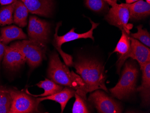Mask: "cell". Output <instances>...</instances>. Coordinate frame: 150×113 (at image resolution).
Instances as JSON below:
<instances>
[{
	"label": "cell",
	"mask_w": 150,
	"mask_h": 113,
	"mask_svg": "<svg viewBox=\"0 0 150 113\" xmlns=\"http://www.w3.org/2000/svg\"><path fill=\"white\" fill-rule=\"evenodd\" d=\"M0 42H1V34H0Z\"/></svg>",
	"instance_id": "obj_30"
},
{
	"label": "cell",
	"mask_w": 150,
	"mask_h": 113,
	"mask_svg": "<svg viewBox=\"0 0 150 113\" xmlns=\"http://www.w3.org/2000/svg\"><path fill=\"white\" fill-rule=\"evenodd\" d=\"M131 45L129 52L124 56L120 57L117 62V72L119 75L122 65L128 58L137 60L140 68L147 62H150V50L147 46L141 43L138 40L130 37Z\"/></svg>",
	"instance_id": "obj_7"
},
{
	"label": "cell",
	"mask_w": 150,
	"mask_h": 113,
	"mask_svg": "<svg viewBox=\"0 0 150 113\" xmlns=\"http://www.w3.org/2000/svg\"><path fill=\"white\" fill-rule=\"evenodd\" d=\"M75 92L76 91L73 88L66 87L59 92L51 96L36 98L37 101L39 103L47 99L59 103L60 104L61 113H63L67 102L71 98L75 96Z\"/></svg>",
	"instance_id": "obj_15"
},
{
	"label": "cell",
	"mask_w": 150,
	"mask_h": 113,
	"mask_svg": "<svg viewBox=\"0 0 150 113\" xmlns=\"http://www.w3.org/2000/svg\"><path fill=\"white\" fill-rule=\"evenodd\" d=\"M17 0H0V4L2 6H6L12 4Z\"/></svg>",
	"instance_id": "obj_26"
},
{
	"label": "cell",
	"mask_w": 150,
	"mask_h": 113,
	"mask_svg": "<svg viewBox=\"0 0 150 113\" xmlns=\"http://www.w3.org/2000/svg\"><path fill=\"white\" fill-rule=\"evenodd\" d=\"M27 39V35L22 29L15 25H10L1 29V41L6 45L16 40Z\"/></svg>",
	"instance_id": "obj_16"
},
{
	"label": "cell",
	"mask_w": 150,
	"mask_h": 113,
	"mask_svg": "<svg viewBox=\"0 0 150 113\" xmlns=\"http://www.w3.org/2000/svg\"><path fill=\"white\" fill-rule=\"evenodd\" d=\"M140 1V0H125L127 4H131V3L136 2V1Z\"/></svg>",
	"instance_id": "obj_28"
},
{
	"label": "cell",
	"mask_w": 150,
	"mask_h": 113,
	"mask_svg": "<svg viewBox=\"0 0 150 113\" xmlns=\"http://www.w3.org/2000/svg\"><path fill=\"white\" fill-rule=\"evenodd\" d=\"M28 12V9L23 2L17 0L13 11V23L20 27L23 28L27 26Z\"/></svg>",
	"instance_id": "obj_18"
},
{
	"label": "cell",
	"mask_w": 150,
	"mask_h": 113,
	"mask_svg": "<svg viewBox=\"0 0 150 113\" xmlns=\"http://www.w3.org/2000/svg\"><path fill=\"white\" fill-rule=\"evenodd\" d=\"M89 19L92 24L91 28L88 32L82 33H75L74 31L75 28H72L71 29L70 31L67 32L64 35L59 36L58 35V30L60 26L62 24V23H59L56 26L55 34L54 35V39L53 40V45L59 53L64 60L65 64L67 66H73L74 63L73 61V58L71 55L67 54L63 51L61 49V46L62 45L65 43L81 38L86 39L90 38L94 41V37H93V30L97 27L99 25V23H95L94 22L92 21L91 18Z\"/></svg>",
	"instance_id": "obj_4"
},
{
	"label": "cell",
	"mask_w": 150,
	"mask_h": 113,
	"mask_svg": "<svg viewBox=\"0 0 150 113\" xmlns=\"http://www.w3.org/2000/svg\"><path fill=\"white\" fill-rule=\"evenodd\" d=\"M75 101L72 109V113H90L87 106L86 100L77 94L76 92L75 94Z\"/></svg>",
	"instance_id": "obj_24"
},
{
	"label": "cell",
	"mask_w": 150,
	"mask_h": 113,
	"mask_svg": "<svg viewBox=\"0 0 150 113\" xmlns=\"http://www.w3.org/2000/svg\"><path fill=\"white\" fill-rule=\"evenodd\" d=\"M73 66L84 82L83 94L86 99L88 93L98 89L108 92L105 85L107 76L104 66L99 61L95 59L80 57L73 63Z\"/></svg>",
	"instance_id": "obj_1"
},
{
	"label": "cell",
	"mask_w": 150,
	"mask_h": 113,
	"mask_svg": "<svg viewBox=\"0 0 150 113\" xmlns=\"http://www.w3.org/2000/svg\"><path fill=\"white\" fill-rule=\"evenodd\" d=\"M125 5L129 9L131 21H139L150 16V4L144 0Z\"/></svg>",
	"instance_id": "obj_14"
},
{
	"label": "cell",
	"mask_w": 150,
	"mask_h": 113,
	"mask_svg": "<svg viewBox=\"0 0 150 113\" xmlns=\"http://www.w3.org/2000/svg\"><path fill=\"white\" fill-rule=\"evenodd\" d=\"M12 102L9 89L0 86V113H10Z\"/></svg>",
	"instance_id": "obj_20"
},
{
	"label": "cell",
	"mask_w": 150,
	"mask_h": 113,
	"mask_svg": "<svg viewBox=\"0 0 150 113\" xmlns=\"http://www.w3.org/2000/svg\"><path fill=\"white\" fill-rule=\"evenodd\" d=\"M105 19L111 25L117 27L120 30H124L128 33L133 28V24L129 23L130 19L129 11L125 3L114 4L111 6Z\"/></svg>",
	"instance_id": "obj_10"
},
{
	"label": "cell",
	"mask_w": 150,
	"mask_h": 113,
	"mask_svg": "<svg viewBox=\"0 0 150 113\" xmlns=\"http://www.w3.org/2000/svg\"><path fill=\"white\" fill-rule=\"evenodd\" d=\"M26 62V58L21 52L11 46L6 45L3 64L6 68L15 70L20 68Z\"/></svg>",
	"instance_id": "obj_11"
},
{
	"label": "cell",
	"mask_w": 150,
	"mask_h": 113,
	"mask_svg": "<svg viewBox=\"0 0 150 113\" xmlns=\"http://www.w3.org/2000/svg\"><path fill=\"white\" fill-rule=\"evenodd\" d=\"M140 69L142 71V82L136 91L140 94L142 105L147 106L150 102V62H147Z\"/></svg>",
	"instance_id": "obj_13"
},
{
	"label": "cell",
	"mask_w": 150,
	"mask_h": 113,
	"mask_svg": "<svg viewBox=\"0 0 150 113\" xmlns=\"http://www.w3.org/2000/svg\"><path fill=\"white\" fill-rule=\"evenodd\" d=\"M136 28L138 29V32L135 33L130 34V37L135 39L139 40L143 44L150 48V33L146 29L142 28V25H139Z\"/></svg>",
	"instance_id": "obj_23"
},
{
	"label": "cell",
	"mask_w": 150,
	"mask_h": 113,
	"mask_svg": "<svg viewBox=\"0 0 150 113\" xmlns=\"http://www.w3.org/2000/svg\"><path fill=\"white\" fill-rule=\"evenodd\" d=\"M138 74L137 66L132 61H126L119 81L114 87L109 90L112 96L123 99L134 94L136 89Z\"/></svg>",
	"instance_id": "obj_3"
},
{
	"label": "cell",
	"mask_w": 150,
	"mask_h": 113,
	"mask_svg": "<svg viewBox=\"0 0 150 113\" xmlns=\"http://www.w3.org/2000/svg\"><path fill=\"white\" fill-rule=\"evenodd\" d=\"M122 35L117 46L114 50V52H117L120 55L119 57L124 56L129 52L131 45L130 33H128L124 30H121Z\"/></svg>",
	"instance_id": "obj_19"
},
{
	"label": "cell",
	"mask_w": 150,
	"mask_h": 113,
	"mask_svg": "<svg viewBox=\"0 0 150 113\" xmlns=\"http://www.w3.org/2000/svg\"><path fill=\"white\" fill-rule=\"evenodd\" d=\"M29 12L44 17H50L53 11V0H20Z\"/></svg>",
	"instance_id": "obj_12"
},
{
	"label": "cell",
	"mask_w": 150,
	"mask_h": 113,
	"mask_svg": "<svg viewBox=\"0 0 150 113\" xmlns=\"http://www.w3.org/2000/svg\"><path fill=\"white\" fill-rule=\"evenodd\" d=\"M105 1H107L109 5H110L111 6L117 3V0H105Z\"/></svg>",
	"instance_id": "obj_27"
},
{
	"label": "cell",
	"mask_w": 150,
	"mask_h": 113,
	"mask_svg": "<svg viewBox=\"0 0 150 113\" xmlns=\"http://www.w3.org/2000/svg\"><path fill=\"white\" fill-rule=\"evenodd\" d=\"M6 45L4 44L1 42H0V63L1 61V59L4 56Z\"/></svg>",
	"instance_id": "obj_25"
},
{
	"label": "cell",
	"mask_w": 150,
	"mask_h": 113,
	"mask_svg": "<svg viewBox=\"0 0 150 113\" xmlns=\"http://www.w3.org/2000/svg\"><path fill=\"white\" fill-rule=\"evenodd\" d=\"M88 101L94 105L98 113H120L123 111L118 102L99 89L90 94Z\"/></svg>",
	"instance_id": "obj_9"
},
{
	"label": "cell",
	"mask_w": 150,
	"mask_h": 113,
	"mask_svg": "<svg viewBox=\"0 0 150 113\" xmlns=\"http://www.w3.org/2000/svg\"><path fill=\"white\" fill-rule=\"evenodd\" d=\"M146 2H147V3H149V4H150V0H146Z\"/></svg>",
	"instance_id": "obj_29"
},
{
	"label": "cell",
	"mask_w": 150,
	"mask_h": 113,
	"mask_svg": "<svg viewBox=\"0 0 150 113\" xmlns=\"http://www.w3.org/2000/svg\"><path fill=\"white\" fill-rule=\"evenodd\" d=\"M16 1L0 8V26L10 25L13 23V11Z\"/></svg>",
	"instance_id": "obj_21"
},
{
	"label": "cell",
	"mask_w": 150,
	"mask_h": 113,
	"mask_svg": "<svg viewBox=\"0 0 150 113\" xmlns=\"http://www.w3.org/2000/svg\"><path fill=\"white\" fill-rule=\"evenodd\" d=\"M50 32V24L48 22L35 16L29 18L28 28L29 40L45 46L48 43Z\"/></svg>",
	"instance_id": "obj_8"
},
{
	"label": "cell",
	"mask_w": 150,
	"mask_h": 113,
	"mask_svg": "<svg viewBox=\"0 0 150 113\" xmlns=\"http://www.w3.org/2000/svg\"><path fill=\"white\" fill-rule=\"evenodd\" d=\"M10 46L18 50L22 53L30 68H37L45 56L46 47L30 40H23L13 43Z\"/></svg>",
	"instance_id": "obj_5"
},
{
	"label": "cell",
	"mask_w": 150,
	"mask_h": 113,
	"mask_svg": "<svg viewBox=\"0 0 150 113\" xmlns=\"http://www.w3.org/2000/svg\"><path fill=\"white\" fill-rule=\"evenodd\" d=\"M47 75L55 83L73 88L77 94L86 100L83 94L84 83L82 79L79 75L69 70L68 66L61 62L56 52L50 55Z\"/></svg>",
	"instance_id": "obj_2"
},
{
	"label": "cell",
	"mask_w": 150,
	"mask_h": 113,
	"mask_svg": "<svg viewBox=\"0 0 150 113\" xmlns=\"http://www.w3.org/2000/svg\"><path fill=\"white\" fill-rule=\"evenodd\" d=\"M86 6L88 9L96 12L107 11L109 9V4L105 0H85Z\"/></svg>",
	"instance_id": "obj_22"
},
{
	"label": "cell",
	"mask_w": 150,
	"mask_h": 113,
	"mask_svg": "<svg viewBox=\"0 0 150 113\" xmlns=\"http://www.w3.org/2000/svg\"><path fill=\"white\" fill-rule=\"evenodd\" d=\"M37 86L39 88L43 89L44 90V92L40 95H34L31 94L28 89H27L26 91V93L35 97H47L56 94L64 88L62 85L57 84L53 81L47 78H45V80L42 81L37 83Z\"/></svg>",
	"instance_id": "obj_17"
},
{
	"label": "cell",
	"mask_w": 150,
	"mask_h": 113,
	"mask_svg": "<svg viewBox=\"0 0 150 113\" xmlns=\"http://www.w3.org/2000/svg\"><path fill=\"white\" fill-rule=\"evenodd\" d=\"M12 102L9 113L39 112L40 103L35 97L19 90L9 89Z\"/></svg>",
	"instance_id": "obj_6"
}]
</instances>
